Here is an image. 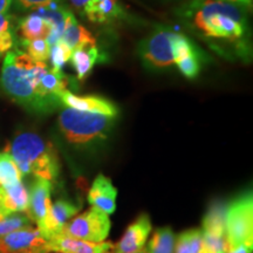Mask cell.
Wrapping results in <instances>:
<instances>
[{"mask_svg": "<svg viewBox=\"0 0 253 253\" xmlns=\"http://www.w3.org/2000/svg\"><path fill=\"white\" fill-rule=\"evenodd\" d=\"M134 253H148V251L145 249H142V250H140V251H137V252H134Z\"/></svg>", "mask_w": 253, "mask_h": 253, "instance_id": "33", "label": "cell"}, {"mask_svg": "<svg viewBox=\"0 0 253 253\" xmlns=\"http://www.w3.org/2000/svg\"><path fill=\"white\" fill-rule=\"evenodd\" d=\"M50 253H61V252H50Z\"/></svg>", "mask_w": 253, "mask_h": 253, "instance_id": "36", "label": "cell"}, {"mask_svg": "<svg viewBox=\"0 0 253 253\" xmlns=\"http://www.w3.org/2000/svg\"><path fill=\"white\" fill-rule=\"evenodd\" d=\"M177 32L172 27L160 25L137 45L138 59L149 72H160L173 65V39Z\"/></svg>", "mask_w": 253, "mask_h": 253, "instance_id": "5", "label": "cell"}, {"mask_svg": "<svg viewBox=\"0 0 253 253\" xmlns=\"http://www.w3.org/2000/svg\"><path fill=\"white\" fill-rule=\"evenodd\" d=\"M23 177V173L20 172L11 155L6 151H0V188H8L18 184Z\"/></svg>", "mask_w": 253, "mask_h": 253, "instance_id": "23", "label": "cell"}, {"mask_svg": "<svg viewBox=\"0 0 253 253\" xmlns=\"http://www.w3.org/2000/svg\"><path fill=\"white\" fill-rule=\"evenodd\" d=\"M176 235L170 226L158 227L148 243V253H175Z\"/></svg>", "mask_w": 253, "mask_h": 253, "instance_id": "22", "label": "cell"}, {"mask_svg": "<svg viewBox=\"0 0 253 253\" xmlns=\"http://www.w3.org/2000/svg\"><path fill=\"white\" fill-rule=\"evenodd\" d=\"M109 214L91 208L86 212L77 214L66 224L61 233L87 242L101 243L106 240L110 232Z\"/></svg>", "mask_w": 253, "mask_h": 253, "instance_id": "7", "label": "cell"}, {"mask_svg": "<svg viewBox=\"0 0 253 253\" xmlns=\"http://www.w3.org/2000/svg\"><path fill=\"white\" fill-rule=\"evenodd\" d=\"M73 49L63 42L62 40H59L54 45L50 46L49 49V61L52 65V68L54 71L62 72V68L65 65L71 60Z\"/></svg>", "mask_w": 253, "mask_h": 253, "instance_id": "29", "label": "cell"}, {"mask_svg": "<svg viewBox=\"0 0 253 253\" xmlns=\"http://www.w3.org/2000/svg\"><path fill=\"white\" fill-rule=\"evenodd\" d=\"M175 14L218 55L251 62L252 32L245 6L226 0H183Z\"/></svg>", "mask_w": 253, "mask_h": 253, "instance_id": "1", "label": "cell"}, {"mask_svg": "<svg viewBox=\"0 0 253 253\" xmlns=\"http://www.w3.org/2000/svg\"><path fill=\"white\" fill-rule=\"evenodd\" d=\"M68 1L71 2V5L73 6V7H74L78 12H80V13H81L84 6L86 5L87 2L89 1V0H68Z\"/></svg>", "mask_w": 253, "mask_h": 253, "instance_id": "31", "label": "cell"}, {"mask_svg": "<svg viewBox=\"0 0 253 253\" xmlns=\"http://www.w3.org/2000/svg\"><path fill=\"white\" fill-rule=\"evenodd\" d=\"M225 209L223 202H214L202 221V232L225 236Z\"/></svg>", "mask_w": 253, "mask_h": 253, "instance_id": "21", "label": "cell"}, {"mask_svg": "<svg viewBox=\"0 0 253 253\" xmlns=\"http://www.w3.org/2000/svg\"><path fill=\"white\" fill-rule=\"evenodd\" d=\"M225 238L227 251L246 244L253 246L252 191L233 198L225 209Z\"/></svg>", "mask_w": 253, "mask_h": 253, "instance_id": "6", "label": "cell"}, {"mask_svg": "<svg viewBox=\"0 0 253 253\" xmlns=\"http://www.w3.org/2000/svg\"><path fill=\"white\" fill-rule=\"evenodd\" d=\"M24 175L55 181L60 173V160L52 142L33 131H23L14 136L6 148Z\"/></svg>", "mask_w": 253, "mask_h": 253, "instance_id": "3", "label": "cell"}, {"mask_svg": "<svg viewBox=\"0 0 253 253\" xmlns=\"http://www.w3.org/2000/svg\"><path fill=\"white\" fill-rule=\"evenodd\" d=\"M116 197H118V190L114 186L113 182L108 177L100 173L94 179L87 199L91 208L97 209L107 214H112L115 212Z\"/></svg>", "mask_w": 253, "mask_h": 253, "instance_id": "14", "label": "cell"}, {"mask_svg": "<svg viewBox=\"0 0 253 253\" xmlns=\"http://www.w3.org/2000/svg\"><path fill=\"white\" fill-rule=\"evenodd\" d=\"M12 5L18 12L55 9L65 5V0H12Z\"/></svg>", "mask_w": 253, "mask_h": 253, "instance_id": "28", "label": "cell"}, {"mask_svg": "<svg viewBox=\"0 0 253 253\" xmlns=\"http://www.w3.org/2000/svg\"><path fill=\"white\" fill-rule=\"evenodd\" d=\"M48 67L47 62L34 61L24 50L14 48L5 55L0 86L27 112L48 115L63 107L61 100L47 94L41 86V78Z\"/></svg>", "mask_w": 253, "mask_h": 253, "instance_id": "2", "label": "cell"}, {"mask_svg": "<svg viewBox=\"0 0 253 253\" xmlns=\"http://www.w3.org/2000/svg\"><path fill=\"white\" fill-rule=\"evenodd\" d=\"M153 231V223L148 213H141L129 224L121 239L114 244V253H134L144 249L148 237Z\"/></svg>", "mask_w": 253, "mask_h": 253, "instance_id": "11", "label": "cell"}, {"mask_svg": "<svg viewBox=\"0 0 253 253\" xmlns=\"http://www.w3.org/2000/svg\"><path fill=\"white\" fill-rule=\"evenodd\" d=\"M15 46H17V36H15L13 17L9 13L0 14V58L14 49Z\"/></svg>", "mask_w": 253, "mask_h": 253, "instance_id": "24", "label": "cell"}, {"mask_svg": "<svg viewBox=\"0 0 253 253\" xmlns=\"http://www.w3.org/2000/svg\"><path fill=\"white\" fill-rule=\"evenodd\" d=\"M61 40L71 49L78 48L79 46L84 45V43L96 42V39L93 37V34L78 23L77 18L74 17L72 12H69L67 18H66Z\"/></svg>", "mask_w": 253, "mask_h": 253, "instance_id": "20", "label": "cell"}, {"mask_svg": "<svg viewBox=\"0 0 253 253\" xmlns=\"http://www.w3.org/2000/svg\"><path fill=\"white\" fill-rule=\"evenodd\" d=\"M104 253H114V252L112 251V250H110V251H107V252H104Z\"/></svg>", "mask_w": 253, "mask_h": 253, "instance_id": "34", "label": "cell"}, {"mask_svg": "<svg viewBox=\"0 0 253 253\" xmlns=\"http://www.w3.org/2000/svg\"><path fill=\"white\" fill-rule=\"evenodd\" d=\"M63 107L80 110V112L103 114L118 119L120 109L113 101L100 95H77L71 90H65L60 95Z\"/></svg>", "mask_w": 253, "mask_h": 253, "instance_id": "10", "label": "cell"}, {"mask_svg": "<svg viewBox=\"0 0 253 253\" xmlns=\"http://www.w3.org/2000/svg\"><path fill=\"white\" fill-rule=\"evenodd\" d=\"M116 118L103 114L87 113L62 107L60 110L58 126L62 137L74 148L99 147L112 134Z\"/></svg>", "mask_w": 253, "mask_h": 253, "instance_id": "4", "label": "cell"}, {"mask_svg": "<svg viewBox=\"0 0 253 253\" xmlns=\"http://www.w3.org/2000/svg\"><path fill=\"white\" fill-rule=\"evenodd\" d=\"M164 1H171V0H164Z\"/></svg>", "mask_w": 253, "mask_h": 253, "instance_id": "35", "label": "cell"}, {"mask_svg": "<svg viewBox=\"0 0 253 253\" xmlns=\"http://www.w3.org/2000/svg\"><path fill=\"white\" fill-rule=\"evenodd\" d=\"M81 210L80 205L73 204L66 199H58L50 204L47 212L45 223L40 229V232L47 240L61 233L63 227L73 217H75Z\"/></svg>", "mask_w": 253, "mask_h": 253, "instance_id": "13", "label": "cell"}, {"mask_svg": "<svg viewBox=\"0 0 253 253\" xmlns=\"http://www.w3.org/2000/svg\"><path fill=\"white\" fill-rule=\"evenodd\" d=\"M28 208V190L18 183L8 188H0V211L2 212H26Z\"/></svg>", "mask_w": 253, "mask_h": 253, "instance_id": "19", "label": "cell"}, {"mask_svg": "<svg viewBox=\"0 0 253 253\" xmlns=\"http://www.w3.org/2000/svg\"><path fill=\"white\" fill-rule=\"evenodd\" d=\"M81 14L91 23L102 25L126 18V13L119 0H89L82 8Z\"/></svg>", "mask_w": 253, "mask_h": 253, "instance_id": "16", "label": "cell"}, {"mask_svg": "<svg viewBox=\"0 0 253 253\" xmlns=\"http://www.w3.org/2000/svg\"><path fill=\"white\" fill-rule=\"evenodd\" d=\"M226 253H252V246L243 244L237 246L235 249L230 250V251H227Z\"/></svg>", "mask_w": 253, "mask_h": 253, "instance_id": "30", "label": "cell"}, {"mask_svg": "<svg viewBox=\"0 0 253 253\" xmlns=\"http://www.w3.org/2000/svg\"><path fill=\"white\" fill-rule=\"evenodd\" d=\"M202 230L190 229L179 233L176 239L175 253H199L202 248Z\"/></svg>", "mask_w": 253, "mask_h": 253, "instance_id": "26", "label": "cell"}, {"mask_svg": "<svg viewBox=\"0 0 253 253\" xmlns=\"http://www.w3.org/2000/svg\"><path fill=\"white\" fill-rule=\"evenodd\" d=\"M50 191H52V182L42 178L34 179L28 191V208L26 214L39 230L43 226L48 209L52 204Z\"/></svg>", "mask_w": 253, "mask_h": 253, "instance_id": "12", "label": "cell"}, {"mask_svg": "<svg viewBox=\"0 0 253 253\" xmlns=\"http://www.w3.org/2000/svg\"><path fill=\"white\" fill-rule=\"evenodd\" d=\"M12 6V0H0V14L8 13V9Z\"/></svg>", "mask_w": 253, "mask_h": 253, "instance_id": "32", "label": "cell"}, {"mask_svg": "<svg viewBox=\"0 0 253 253\" xmlns=\"http://www.w3.org/2000/svg\"><path fill=\"white\" fill-rule=\"evenodd\" d=\"M25 48V53L38 62H47L49 60L50 46L46 39L20 41Z\"/></svg>", "mask_w": 253, "mask_h": 253, "instance_id": "27", "label": "cell"}, {"mask_svg": "<svg viewBox=\"0 0 253 253\" xmlns=\"http://www.w3.org/2000/svg\"><path fill=\"white\" fill-rule=\"evenodd\" d=\"M0 253H50L48 240L33 225L0 236Z\"/></svg>", "mask_w": 253, "mask_h": 253, "instance_id": "9", "label": "cell"}, {"mask_svg": "<svg viewBox=\"0 0 253 253\" xmlns=\"http://www.w3.org/2000/svg\"><path fill=\"white\" fill-rule=\"evenodd\" d=\"M50 252L61 253H104L113 250L114 244L112 242L93 243L74 238L67 235H60L53 237L48 240Z\"/></svg>", "mask_w": 253, "mask_h": 253, "instance_id": "15", "label": "cell"}, {"mask_svg": "<svg viewBox=\"0 0 253 253\" xmlns=\"http://www.w3.org/2000/svg\"><path fill=\"white\" fill-rule=\"evenodd\" d=\"M208 56L188 36L177 32L173 39V63L189 80L201 74Z\"/></svg>", "mask_w": 253, "mask_h": 253, "instance_id": "8", "label": "cell"}, {"mask_svg": "<svg viewBox=\"0 0 253 253\" xmlns=\"http://www.w3.org/2000/svg\"><path fill=\"white\" fill-rule=\"evenodd\" d=\"M33 225L26 212H2L0 211V236Z\"/></svg>", "mask_w": 253, "mask_h": 253, "instance_id": "25", "label": "cell"}, {"mask_svg": "<svg viewBox=\"0 0 253 253\" xmlns=\"http://www.w3.org/2000/svg\"><path fill=\"white\" fill-rule=\"evenodd\" d=\"M101 56L102 54H101L96 42L84 43V45L73 49L69 61L72 62V66L75 69L79 80H84L90 74V72L93 71L94 66L96 65Z\"/></svg>", "mask_w": 253, "mask_h": 253, "instance_id": "17", "label": "cell"}, {"mask_svg": "<svg viewBox=\"0 0 253 253\" xmlns=\"http://www.w3.org/2000/svg\"><path fill=\"white\" fill-rule=\"evenodd\" d=\"M17 30L21 41L47 39L53 30L52 24L40 13H32L19 21Z\"/></svg>", "mask_w": 253, "mask_h": 253, "instance_id": "18", "label": "cell"}]
</instances>
